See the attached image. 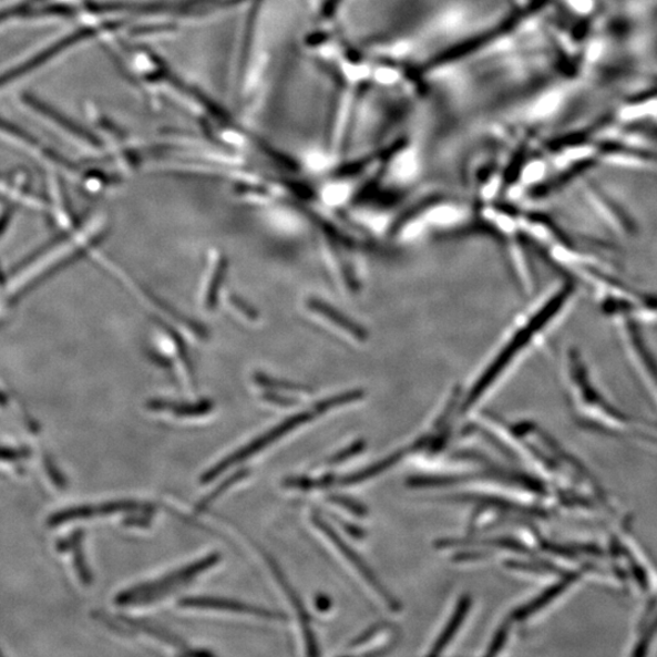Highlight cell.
Wrapping results in <instances>:
<instances>
[{"label": "cell", "mask_w": 657, "mask_h": 657, "mask_svg": "<svg viewBox=\"0 0 657 657\" xmlns=\"http://www.w3.org/2000/svg\"><path fill=\"white\" fill-rule=\"evenodd\" d=\"M564 377L568 403L581 428L619 440L641 441L656 445L657 439L609 400L595 380L586 357L576 346L568 347L564 358Z\"/></svg>", "instance_id": "obj_1"}, {"label": "cell", "mask_w": 657, "mask_h": 657, "mask_svg": "<svg viewBox=\"0 0 657 657\" xmlns=\"http://www.w3.org/2000/svg\"><path fill=\"white\" fill-rule=\"evenodd\" d=\"M574 280L565 279L544 297V300L533 309L532 314L512 333L510 340L503 345V349L495 355L493 361L483 370V373L475 382L464 401V409H469L485 396L516 359L526 352L528 347L536 341L556 319L562 317L566 309L572 306L577 296Z\"/></svg>", "instance_id": "obj_2"}, {"label": "cell", "mask_w": 657, "mask_h": 657, "mask_svg": "<svg viewBox=\"0 0 657 657\" xmlns=\"http://www.w3.org/2000/svg\"><path fill=\"white\" fill-rule=\"evenodd\" d=\"M574 279L586 285L607 318L634 319L643 326L657 324V294L632 287L618 277L613 266L582 268L575 273Z\"/></svg>", "instance_id": "obj_3"}, {"label": "cell", "mask_w": 657, "mask_h": 657, "mask_svg": "<svg viewBox=\"0 0 657 657\" xmlns=\"http://www.w3.org/2000/svg\"><path fill=\"white\" fill-rule=\"evenodd\" d=\"M362 396V391L359 390L347 391L318 403L312 409H308V411H304L299 414L285 419L280 424L266 431L263 433V435L257 437L251 442L243 445L242 449L233 452L226 458H223V460L213 468L206 470L201 478L203 485H206V483L214 481L223 473H226L228 469H232L233 466L238 465L246 460H250V458L266 450L270 444L281 440L284 437L289 435L291 431L299 429L300 427L308 423V421H312L317 417L331 411L333 408L361 400Z\"/></svg>", "instance_id": "obj_4"}, {"label": "cell", "mask_w": 657, "mask_h": 657, "mask_svg": "<svg viewBox=\"0 0 657 657\" xmlns=\"http://www.w3.org/2000/svg\"><path fill=\"white\" fill-rule=\"evenodd\" d=\"M613 321L632 371L657 409V353L644 333L643 325L634 319Z\"/></svg>", "instance_id": "obj_5"}, {"label": "cell", "mask_w": 657, "mask_h": 657, "mask_svg": "<svg viewBox=\"0 0 657 657\" xmlns=\"http://www.w3.org/2000/svg\"><path fill=\"white\" fill-rule=\"evenodd\" d=\"M220 554H208L203 560L177 568L176 572L166 574L155 581L144 582L117 594L116 604L120 606L148 605L163 600L167 595L173 594L198 575L207 572L220 562Z\"/></svg>", "instance_id": "obj_6"}, {"label": "cell", "mask_w": 657, "mask_h": 657, "mask_svg": "<svg viewBox=\"0 0 657 657\" xmlns=\"http://www.w3.org/2000/svg\"><path fill=\"white\" fill-rule=\"evenodd\" d=\"M582 195H584V202L594 216L615 237L623 240H630L638 237V222L622 202L616 201L615 197L594 184H586Z\"/></svg>", "instance_id": "obj_7"}, {"label": "cell", "mask_w": 657, "mask_h": 657, "mask_svg": "<svg viewBox=\"0 0 657 657\" xmlns=\"http://www.w3.org/2000/svg\"><path fill=\"white\" fill-rule=\"evenodd\" d=\"M312 522L320 530L324 532L325 535L330 540V542L335 545L340 554L345 557L347 562L356 569L359 576H361L365 581H367L368 586L377 592L380 599L386 603L392 612L400 610V603L393 599L392 595L383 588L380 584L379 578L371 572L369 565L363 561V557L359 555L355 550L351 548L350 544H347L339 535L337 531H335L324 517L318 514L312 516Z\"/></svg>", "instance_id": "obj_8"}, {"label": "cell", "mask_w": 657, "mask_h": 657, "mask_svg": "<svg viewBox=\"0 0 657 657\" xmlns=\"http://www.w3.org/2000/svg\"><path fill=\"white\" fill-rule=\"evenodd\" d=\"M138 512H156V506L151 503H140L135 501H115L94 505H79L69 507V510L59 512L49 517L48 524L58 526L72 522V520L91 519L96 516H107L116 514H132Z\"/></svg>", "instance_id": "obj_9"}, {"label": "cell", "mask_w": 657, "mask_h": 657, "mask_svg": "<svg viewBox=\"0 0 657 657\" xmlns=\"http://www.w3.org/2000/svg\"><path fill=\"white\" fill-rule=\"evenodd\" d=\"M178 604L183 607H194V609L230 612L246 615L259 616L268 619H285V615L279 612L266 609V607L256 606L238 600L217 598V597H184Z\"/></svg>", "instance_id": "obj_10"}, {"label": "cell", "mask_w": 657, "mask_h": 657, "mask_svg": "<svg viewBox=\"0 0 657 657\" xmlns=\"http://www.w3.org/2000/svg\"><path fill=\"white\" fill-rule=\"evenodd\" d=\"M266 561L271 569L273 575H275V577L277 578L278 584L281 586L285 594L288 595V598L294 607V610L297 614V617H299L305 644L307 647V654L318 655V643L316 639L315 632L312 629L311 615H309V613L307 612L299 593L295 591V588L290 584V581L287 579V576H285V574L283 573V569L280 568L279 564L275 560H273L271 556L266 555Z\"/></svg>", "instance_id": "obj_11"}, {"label": "cell", "mask_w": 657, "mask_h": 657, "mask_svg": "<svg viewBox=\"0 0 657 657\" xmlns=\"http://www.w3.org/2000/svg\"><path fill=\"white\" fill-rule=\"evenodd\" d=\"M121 619L129 627L136 629V630H142V632H144V634H146L148 636H153L160 640H163L164 643L171 644V646H175L177 649H179L185 655H204V654L211 655L209 651H203V650L194 651V650H192L191 648L187 647V644H185L181 638L173 636L172 634H170L168 630L161 628L157 625L142 622V619H135V618H130V617H122Z\"/></svg>", "instance_id": "obj_12"}, {"label": "cell", "mask_w": 657, "mask_h": 657, "mask_svg": "<svg viewBox=\"0 0 657 657\" xmlns=\"http://www.w3.org/2000/svg\"><path fill=\"white\" fill-rule=\"evenodd\" d=\"M153 411L171 412L181 418L202 417L213 411V403L203 401L197 403H183L165 400H154L147 403Z\"/></svg>", "instance_id": "obj_13"}, {"label": "cell", "mask_w": 657, "mask_h": 657, "mask_svg": "<svg viewBox=\"0 0 657 657\" xmlns=\"http://www.w3.org/2000/svg\"><path fill=\"white\" fill-rule=\"evenodd\" d=\"M470 606V597H463L460 603H458L455 612L452 615L450 622L448 625H445L437 643L433 644L432 651L430 653L431 655H439L445 647L449 646L451 640L455 637L458 632H460L461 626L465 622Z\"/></svg>", "instance_id": "obj_14"}, {"label": "cell", "mask_w": 657, "mask_h": 657, "mask_svg": "<svg viewBox=\"0 0 657 657\" xmlns=\"http://www.w3.org/2000/svg\"><path fill=\"white\" fill-rule=\"evenodd\" d=\"M249 475L250 470L246 468L235 471V473H233L225 481L220 482L219 485L213 492L208 493L206 497H204L202 502L196 505V512H206L211 505H213L217 500L222 497L223 494H225L228 490L237 485V483H239Z\"/></svg>", "instance_id": "obj_15"}, {"label": "cell", "mask_w": 657, "mask_h": 657, "mask_svg": "<svg viewBox=\"0 0 657 657\" xmlns=\"http://www.w3.org/2000/svg\"><path fill=\"white\" fill-rule=\"evenodd\" d=\"M81 543L82 542H79L74 544L72 547V551L74 553V567H76V572L82 584L85 586H90L93 582V578L89 565H86L85 563L84 554L81 550Z\"/></svg>", "instance_id": "obj_16"}, {"label": "cell", "mask_w": 657, "mask_h": 657, "mask_svg": "<svg viewBox=\"0 0 657 657\" xmlns=\"http://www.w3.org/2000/svg\"><path fill=\"white\" fill-rule=\"evenodd\" d=\"M154 514V512L132 513L123 520V525L129 527H148L152 525Z\"/></svg>", "instance_id": "obj_17"}, {"label": "cell", "mask_w": 657, "mask_h": 657, "mask_svg": "<svg viewBox=\"0 0 657 657\" xmlns=\"http://www.w3.org/2000/svg\"><path fill=\"white\" fill-rule=\"evenodd\" d=\"M45 466L49 473V476L52 478V480L54 481L55 485L59 489H65L66 487V480L63 476V474L60 473V471L57 469V466L54 465V463L49 460V458H47L45 461Z\"/></svg>", "instance_id": "obj_18"}, {"label": "cell", "mask_w": 657, "mask_h": 657, "mask_svg": "<svg viewBox=\"0 0 657 657\" xmlns=\"http://www.w3.org/2000/svg\"><path fill=\"white\" fill-rule=\"evenodd\" d=\"M30 452L28 450H10L0 448V460L3 461H17L21 458H28Z\"/></svg>", "instance_id": "obj_19"}, {"label": "cell", "mask_w": 657, "mask_h": 657, "mask_svg": "<svg viewBox=\"0 0 657 657\" xmlns=\"http://www.w3.org/2000/svg\"><path fill=\"white\" fill-rule=\"evenodd\" d=\"M506 637H507V627L506 626H503L500 629L497 636H495L493 643L491 644V647H490V650H489L487 655H495V654H497L499 650L501 648H503L504 643L506 640Z\"/></svg>", "instance_id": "obj_20"}, {"label": "cell", "mask_w": 657, "mask_h": 657, "mask_svg": "<svg viewBox=\"0 0 657 657\" xmlns=\"http://www.w3.org/2000/svg\"><path fill=\"white\" fill-rule=\"evenodd\" d=\"M316 605L319 610H328L329 609V599L326 597H319L316 602Z\"/></svg>", "instance_id": "obj_21"}]
</instances>
